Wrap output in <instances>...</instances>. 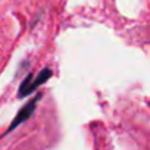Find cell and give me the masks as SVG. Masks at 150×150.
<instances>
[{"label":"cell","instance_id":"1","mask_svg":"<svg viewBox=\"0 0 150 150\" xmlns=\"http://www.w3.org/2000/svg\"><path fill=\"white\" fill-rule=\"evenodd\" d=\"M52 78V71L49 68H44L38 72V75L34 78L33 74H28L25 80L21 83L19 86V90H18V97L19 99H24L27 96H30L33 91H35L40 86H43L46 81H49Z\"/></svg>","mask_w":150,"mask_h":150},{"label":"cell","instance_id":"2","mask_svg":"<svg viewBox=\"0 0 150 150\" xmlns=\"http://www.w3.org/2000/svg\"><path fill=\"white\" fill-rule=\"evenodd\" d=\"M41 99V94L38 93L35 97H33L27 105H24L21 109H19V112L16 113V116L13 118V121L11 122V125L8 127V129L5 131V134L3 135H8L9 132H12L15 128H18L21 124H24V122H27L31 116H33V113H34V110H35V108H37V103H38V100Z\"/></svg>","mask_w":150,"mask_h":150}]
</instances>
